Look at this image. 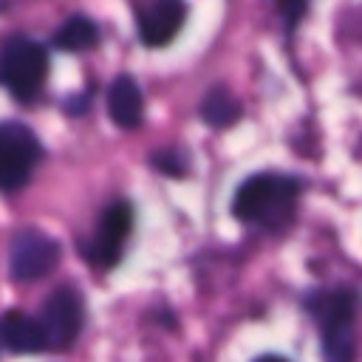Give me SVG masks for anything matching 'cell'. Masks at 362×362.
<instances>
[{"instance_id": "cell-11", "label": "cell", "mask_w": 362, "mask_h": 362, "mask_svg": "<svg viewBox=\"0 0 362 362\" xmlns=\"http://www.w3.org/2000/svg\"><path fill=\"white\" fill-rule=\"evenodd\" d=\"M54 45L59 51H90L99 45V28L90 17L74 14L54 31Z\"/></svg>"}, {"instance_id": "cell-5", "label": "cell", "mask_w": 362, "mask_h": 362, "mask_svg": "<svg viewBox=\"0 0 362 362\" xmlns=\"http://www.w3.org/2000/svg\"><path fill=\"white\" fill-rule=\"evenodd\" d=\"M59 243L45 232L20 229L8 243V272L20 283L40 280L59 263Z\"/></svg>"}, {"instance_id": "cell-2", "label": "cell", "mask_w": 362, "mask_h": 362, "mask_svg": "<svg viewBox=\"0 0 362 362\" xmlns=\"http://www.w3.org/2000/svg\"><path fill=\"white\" fill-rule=\"evenodd\" d=\"M308 308L320 325L322 337V359L325 362H354V314H356V291L334 288L320 291L308 300Z\"/></svg>"}, {"instance_id": "cell-7", "label": "cell", "mask_w": 362, "mask_h": 362, "mask_svg": "<svg viewBox=\"0 0 362 362\" xmlns=\"http://www.w3.org/2000/svg\"><path fill=\"white\" fill-rule=\"evenodd\" d=\"M130 226H133V209H130V204L127 201L110 204L102 212L99 229H96L90 246H88L90 260L99 263V266H105V269L116 266L119 257H122V246H124V240L130 235Z\"/></svg>"}, {"instance_id": "cell-4", "label": "cell", "mask_w": 362, "mask_h": 362, "mask_svg": "<svg viewBox=\"0 0 362 362\" xmlns=\"http://www.w3.org/2000/svg\"><path fill=\"white\" fill-rule=\"evenodd\" d=\"M37 136L20 122H0V189H20L37 161H40Z\"/></svg>"}, {"instance_id": "cell-9", "label": "cell", "mask_w": 362, "mask_h": 362, "mask_svg": "<svg viewBox=\"0 0 362 362\" xmlns=\"http://www.w3.org/2000/svg\"><path fill=\"white\" fill-rule=\"evenodd\" d=\"M0 342L14 354H37L48 348L40 320L25 317L23 311H6L0 320Z\"/></svg>"}, {"instance_id": "cell-1", "label": "cell", "mask_w": 362, "mask_h": 362, "mask_svg": "<svg viewBox=\"0 0 362 362\" xmlns=\"http://www.w3.org/2000/svg\"><path fill=\"white\" fill-rule=\"evenodd\" d=\"M297 195H300L297 178L280 173H260L240 184L232 201V212L243 223L280 226L291 215Z\"/></svg>"}, {"instance_id": "cell-15", "label": "cell", "mask_w": 362, "mask_h": 362, "mask_svg": "<svg viewBox=\"0 0 362 362\" xmlns=\"http://www.w3.org/2000/svg\"><path fill=\"white\" fill-rule=\"evenodd\" d=\"M255 362H288V359H283V356H257Z\"/></svg>"}, {"instance_id": "cell-8", "label": "cell", "mask_w": 362, "mask_h": 362, "mask_svg": "<svg viewBox=\"0 0 362 362\" xmlns=\"http://www.w3.org/2000/svg\"><path fill=\"white\" fill-rule=\"evenodd\" d=\"M187 20L184 0H153L147 8L139 11V37L150 48H161L181 31Z\"/></svg>"}, {"instance_id": "cell-14", "label": "cell", "mask_w": 362, "mask_h": 362, "mask_svg": "<svg viewBox=\"0 0 362 362\" xmlns=\"http://www.w3.org/2000/svg\"><path fill=\"white\" fill-rule=\"evenodd\" d=\"M153 167L167 173V175H184V158L173 150H161V153H153Z\"/></svg>"}, {"instance_id": "cell-10", "label": "cell", "mask_w": 362, "mask_h": 362, "mask_svg": "<svg viewBox=\"0 0 362 362\" xmlns=\"http://www.w3.org/2000/svg\"><path fill=\"white\" fill-rule=\"evenodd\" d=\"M107 110L119 127H124V130L139 127V122L144 116V96H141V88L136 85L133 76H116L113 79V85L107 90Z\"/></svg>"}, {"instance_id": "cell-3", "label": "cell", "mask_w": 362, "mask_h": 362, "mask_svg": "<svg viewBox=\"0 0 362 362\" xmlns=\"http://www.w3.org/2000/svg\"><path fill=\"white\" fill-rule=\"evenodd\" d=\"M48 74V51L31 37H11L0 48V85L20 102L40 93Z\"/></svg>"}, {"instance_id": "cell-12", "label": "cell", "mask_w": 362, "mask_h": 362, "mask_svg": "<svg viewBox=\"0 0 362 362\" xmlns=\"http://www.w3.org/2000/svg\"><path fill=\"white\" fill-rule=\"evenodd\" d=\"M201 119L209 127H229L240 119V102L226 88H209L201 99Z\"/></svg>"}, {"instance_id": "cell-13", "label": "cell", "mask_w": 362, "mask_h": 362, "mask_svg": "<svg viewBox=\"0 0 362 362\" xmlns=\"http://www.w3.org/2000/svg\"><path fill=\"white\" fill-rule=\"evenodd\" d=\"M274 3H277V11H280V17H283L288 31L303 20V14L308 8V0H274Z\"/></svg>"}, {"instance_id": "cell-6", "label": "cell", "mask_w": 362, "mask_h": 362, "mask_svg": "<svg viewBox=\"0 0 362 362\" xmlns=\"http://www.w3.org/2000/svg\"><path fill=\"white\" fill-rule=\"evenodd\" d=\"M40 325L45 331L48 345L54 348H68L79 331H82V300L71 286H59L48 294L42 303V317Z\"/></svg>"}]
</instances>
